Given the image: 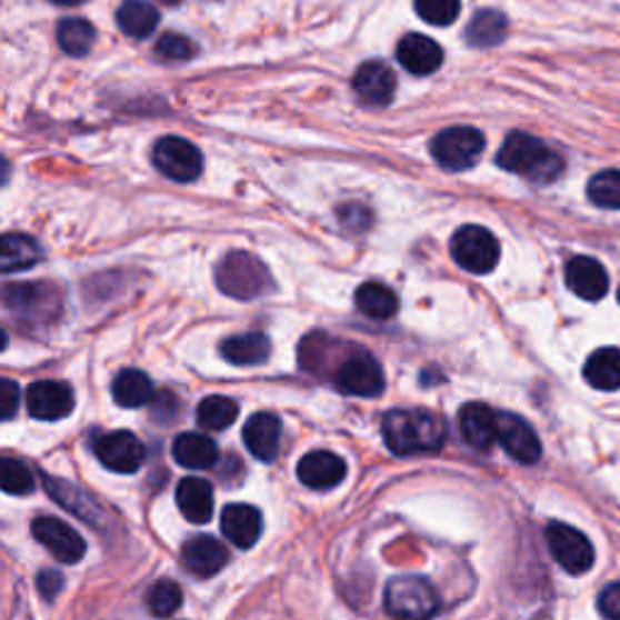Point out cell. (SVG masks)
I'll return each instance as SVG.
<instances>
[{
  "mask_svg": "<svg viewBox=\"0 0 620 620\" xmlns=\"http://www.w3.org/2000/svg\"><path fill=\"white\" fill-rule=\"evenodd\" d=\"M497 166L538 184L556 182L564 172L562 156L552 151L541 139L523 131L509 133L504 139L500 153H497Z\"/></svg>",
  "mask_w": 620,
  "mask_h": 620,
  "instance_id": "6da1fadb",
  "label": "cell"
},
{
  "mask_svg": "<svg viewBox=\"0 0 620 620\" xmlns=\"http://www.w3.org/2000/svg\"><path fill=\"white\" fill-rule=\"evenodd\" d=\"M383 439L396 456L431 453L443 447L447 429L427 410H393L383 420Z\"/></svg>",
  "mask_w": 620,
  "mask_h": 620,
  "instance_id": "7a4b0ae2",
  "label": "cell"
},
{
  "mask_svg": "<svg viewBox=\"0 0 620 620\" xmlns=\"http://www.w3.org/2000/svg\"><path fill=\"white\" fill-rule=\"evenodd\" d=\"M216 284L231 299L252 301L269 289L272 279L267 267L250 252H231L216 267Z\"/></svg>",
  "mask_w": 620,
  "mask_h": 620,
  "instance_id": "3957f363",
  "label": "cell"
},
{
  "mask_svg": "<svg viewBox=\"0 0 620 620\" xmlns=\"http://www.w3.org/2000/svg\"><path fill=\"white\" fill-rule=\"evenodd\" d=\"M439 606L437 589L424 577H396L386 587V611L398 620H429Z\"/></svg>",
  "mask_w": 620,
  "mask_h": 620,
  "instance_id": "277c9868",
  "label": "cell"
},
{
  "mask_svg": "<svg viewBox=\"0 0 620 620\" xmlns=\"http://www.w3.org/2000/svg\"><path fill=\"white\" fill-rule=\"evenodd\" d=\"M451 254L470 274H488L500 262V242L482 226H463L451 238Z\"/></svg>",
  "mask_w": 620,
  "mask_h": 620,
  "instance_id": "5b68a950",
  "label": "cell"
},
{
  "mask_svg": "<svg viewBox=\"0 0 620 620\" xmlns=\"http://www.w3.org/2000/svg\"><path fill=\"white\" fill-rule=\"evenodd\" d=\"M429 148L431 158H434L441 168L461 172L473 168L480 160L484 151V137L473 127H451L437 133Z\"/></svg>",
  "mask_w": 620,
  "mask_h": 620,
  "instance_id": "8992f818",
  "label": "cell"
},
{
  "mask_svg": "<svg viewBox=\"0 0 620 620\" xmlns=\"http://www.w3.org/2000/svg\"><path fill=\"white\" fill-rule=\"evenodd\" d=\"M546 538H548V548L552 552V558L558 560L560 568L568 574L579 577L594 568L597 552L582 531L572 529V526H568V523L552 521L546 529Z\"/></svg>",
  "mask_w": 620,
  "mask_h": 620,
  "instance_id": "52a82bcc",
  "label": "cell"
},
{
  "mask_svg": "<svg viewBox=\"0 0 620 620\" xmlns=\"http://www.w3.org/2000/svg\"><path fill=\"white\" fill-rule=\"evenodd\" d=\"M153 163L166 174L168 180L174 182H194L201 168H204V156L199 148L180 137H166L153 146Z\"/></svg>",
  "mask_w": 620,
  "mask_h": 620,
  "instance_id": "ba28073f",
  "label": "cell"
},
{
  "mask_svg": "<svg viewBox=\"0 0 620 620\" xmlns=\"http://www.w3.org/2000/svg\"><path fill=\"white\" fill-rule=\"evenodd\" d=\"M332 381L340 393L357 396V398H376L381 396L386 388V376L381 363L371 354H363V352L347 357L340 367H337Z\"/></svg>",
  "mask_w": 620,
  "mask_h": 620,
  "instance_id": "9c48e42d",
  "label": "cell"
},
{
  "mask_svg": "<svg viewBox=\"0 0 620 620\" xmlns=\"http://www.w3.org/2000/svg\"><path fill=\"white\" fill-rule=\"evenodd\" d=\"M32 536L42 543L53 560L63 564H76L86 556V541L69 523H63L53 517L34 519Z\"/></svg>",
  "mask_w": 620,
  "mask_h": 620,
  "instance_id": "30bf717a",
  "label": "cell"
},
{
  "mask_svg": "<svg viewBox=\"0 0 620 620\" xmlns=\"http://www.w3.org/2000/svg\"><path fill=\"white\" fill-rule=\"evenodd\" d=\"M96 456L112 473H137L146 461V447L131 431H110L98 439Z\"/></svg>",
  "mask_w": 620,
  "mask_h": 620,
  "instance_id": "8fae6325",
  "label": "cell"
},
{
  "mask_svg": "<svg viewBox=\"0 0 620 620\" xmlns=\"http://www.w3.org/2000/svg\"><path fill=\"white\" fill-rule=\"evenodd\" d=\"M27 410L34 420L57 422L69 417L76 408V398L69 383L61 381H39L27 388Z\"/></svg>",
  "mask_w": 620,
  "mask_h": 620,
  "instance_id": "7c38bea8",
  "label": "cell"
},
{
  "mask_svg": "<svg viewBox=\"0 0 620 620\" xmlns=\"http://www.w3.org/2000/svg\"><path fill=\"white\" fill-rule=\"evenodd\" d=\"M497 422H500V431H497V441L502 443V449L514 458L521 466H533L541 461V439L533 431V427L521 420L519 414L502 412L497 414Z\"/></svg>",
  "mask_w": 620,
  "mask_h": 620,
  "instance_id": "4fadbf2b",
  "label": "cell"
},
{
  "mask_svg": "<svg viewBox=\"0 0 620 620\" xmlns=\"http://www.w3.org/2000/svg\"><path fill=\"white\" fill-rule=\"evenodd\" d=\"M42 482L51 500H57L66 511H71L73 517L86 521L88 526H102L104 511L83 488H78V484L66 482L61 478H51L47 473H42Z\"/></svg>",
  "mask_w": 620,
  "mask_h": 620,
  "instance_id": "5bb4252c",
  "label": "cell"
},
{
  "mask_svg": "<svg viewBox=\"0 0 620 620\" xmlns=\"http://www.w3.org/2000/svg\"><path fill=\"white\" fill-rule=\"evenodd\" d=\"M354 92L369 104H388L390 100L396 98V88H398V78L390 69L388 63L383 61H369L361 63L354 78H352Z\"/></svg>",
  "mask_w": 620,
  "mask_h": 620,
  "instance_id": "9a60e30c",
  "label": "cell"
},
{
  "mask_svg": "<svg viewBox=\"0 0 620 620\" xmlns=\"http://www.w3.org/2000/svg\"><path fill=\"white\" fill-rule=\"evenodd\" d=\"M564 279H568L572 293L584 301H601L609 293V274H606L603 264L594 258H587V254H577L568 262Z\"/></svg>",
  "mask_w": 620,
  "mask_h": 620,
  "instance_id": "2e32d148",
  "label": "cell"
},
{
  "mask_svg": "<svg viewBox=\"0 0 620 620\" xmlns=\"http://www.w3.org/2000/svg\"><path fill=\"white\" fill-rule=\"evenodd\" d=\"M296 476L310 490H330L347 476V463L332 451H310L301 458Z\"/></svg>",
  "mask_w": 620,
  "mask_h": 620,
  "instance_id": "e0dca14e",
  "label": "cell"
},
{
  "mask_svg": "<svg viewBox=\"0 0 620 620\" xmlns=\"http://www.w3.org/2000/svg\"><path fill=\"white\" fill-rule=\"evenodd\" d=\"M242 441H246L248 451L258 458V461L272 463L279 458L281 447V422L272 412H258L252 414L246 429H242Z\"/></svg>",
  "mask_w": 620,
  "mask_h": 620,
  "instance_id": "ac0fdd59",
  "label": "cell"
},
{
  "mask_svg": "<svg viewBox=\"0 0 620 620\" xmlns=\"http://www.w3.org/2000/svg\"><path fill=\"white\" fill-rule=\"evenodd\" d=\"M182 562L187 572L199 579H209L228 564V548L211 536H197L182 546Z\"/></svg>",
  "mask_w": 620,
  "mask_h": 620,
  "instance_id": "d6986e66",
  "label": "cell"
},
{
  "mask_svg": "<svg viewBox=\"0 0 620 620\" xmlns=\"http://www.w3.org/2000/svg\"><path fill=\"white\" fill-rule=\"evenodd\" d=\"M221 531L233 546L248 550L260 541L262 514L252 504H228L221 514Z\"/></svg>",
  "mask_w": 620,
  "mask_h": 620,
  "instance_id": "ffe728a7",
  "label": "cell"
},
{
  "mask_svg": "<svg viewBox=\"0 0 620 620\" xmlns=\"http://www.w3.org/2000/svg\"><path fill=\"white\" fill-rule=\"evenodd\" d=\"M458 427H461L463 439L478 451H488L497 441V431H500L497 414L488 406H482V402H468V406H463L461 412H458Z\"/></svg>",
  "mask_w": 620,
  "mask_h": 620,
  "instance_id": "44dd1931",
  "label": "cell"
},
{
  "mask_svg": "<svg viewBox=\"0 0 620 620\" xmlns=\"http://www.w3.org/2000/svg\"><path fill=\"white\" fill-rule=\"evenodd\" d=\"M398 61L402 69H408L414 76L434 73L443 63L441 47L424 34H408L398 44Z\"/></svg>",
  "mask_w": 620,
  "mask_h": 620,
  "instance_id": "7402d4cb",
  "label": "cell"
},
{
  "mask_svg": "<svg viewBox=\"0 0 620 620\" xmlns=\"http://www.w3.org/2000/svg\"><path fill=\"white\" fill-rule=\"evenodd\" d=\"M172 458L182 468L207 470V468L216 466V461H219V447H216L213 439H209L204 434L184 431V434H180L178 439L172 441Z\"/></svg>",
  "mask_w": 620,
  "mask_h": 620,
  "instance_id": "603a6c76",
  "label": "cell"
},
{
  "mask_svg": "<svg viewBox=\"0 0 620 620\" xmlns=\"http://www.w3.org/2000/svg\"><path fill=\"white\" fill-rule=\"evenodd\" d=\"M178 507L182 517L192 523H209L213 517V490L207 480L184 478L178 484Z\"/></svg>",
  "mask_w": 620,
  "mask_h": 620,
  "instance_id": "cb8c5ba5",
  "label": "cell"
},
{
  "mask_svg": "<svg viewBox=\"0 0 620 620\" xmlns=\"http://www.w3.org/2000/svg\"><path fill=\"white\" fill-rule=\"evenodd\" d=\"M269 352H272V342L262 332L233 334L221 344L223 359L236 363V367H258V363L269 359Z\"/></svg>",
  "mask_w": 620,
  "mask_h": 620,
  "instance_id": "d4e9b609",
  "label": "cell"
},
{
  "mask_svg": "<svg viewBox=\"0 0 620 620\" xmlns=\"http://www.w3.org/2000/svg\"><path fill=\"white\" fill-rule=\"evenodd\" d=\"M42 258L39 242L24 233H6L0 242V267L3 274H16L22 269H30Z\"/></svg>",
  "mask_w": 620,
  "mask_h": 620,
  "instance_id": "484cf974",
  "label": "cell"
},
{
  "mask_svg": "<svg viewBox=\"0 0 620 620\" xmlns=\"http://www.w3.org/2000/svg\"><path fill=\"white\" fill-rule=\"evenodd\" d=\"M160 16L153 3L148 0H124L117 10V24L127 37L146 39L156 32Z\"/></svg>",
  "mask_w": 620,
  "mask_h": 620,
  "instance_id": "4316f807",
  "label": "cell"
},
{
  "mask_svg": "<svg viewBox=\"0 0 620 620\" xmlns=\"http://www.w3.org/2000/svg\"><path fill=\"white\" fill-rule=\"evenodd\" d=\"M112 396L117 406L127 410L143 408L153 400V383L143 371L124 369L117 373V379L112 383Z\"/></svg>",
  "mask_w": 620,
  "mask_h": 620,
  "instance_id": "83f0119b",
  "label": "cell"
},
{
  "mask_svg": "<svg viewBox=\"0 0 620 620\" xmlns=\"http://www.w3.org/2000/svg\"><path fill=\"white\" fill-rule=\"evenodd\" d=\"M584 381L597 390L620 388V349L601 347L584 363Z\"/></svg>",
  "mask_w": 620,
  "mask_h": 620,
  "instance_id": "f1b7e54d",
  "label": "cell"
},
{
  "mask_svg": "<svg viewBox=\"0 0 620 620\" xmlns=\"http://www.w3.org/2000/svg\"><path fill=\"white\" fill-rule=\"evenodd\" d=\"M507 37V18L500 10H480L468 22L466 42L476 49L497 47Z\"/></svg>",
  "mask_w": 620,
  "mask_h": 620,
  "instance_id": "f546056e",
  "label": "cell"
},
{
  "mask_svg": "<svg viewBox=\"0 0 620 620\" xmlns=\"http://www.w3.org/2000/svg\"><path fill=\"white\" fill-rule=\"evenodd\" d=\"M357 308L361 310L363 316L376 318V320H388L398 313V296L393 289H388L386 284H379V281H367L357 289Z\"/></svg>",
  "mask_w": 620,
  "mask_h": 620,
  "instance_id": "4dcf8cb0",
  "label": "cell"
},
{
  "mask_svg": "<svg viewBox=\"0 0 620 620\" xmlns=\"http://www.w3.org/2000/svg\"><path fill=\"white\" fill-rule=\"evenodd\" d=\"M59 47L69 53V57H86V53L96 47L98 30L92 22L83 18H66L57 27Z\"/></svg>",
  "mask_w": 620,
  "mask_h": 620,
  "instance_id": "1f68e13d",
  "label": "cell"
},
{
  "mask_svg": "<svg viewBox=\"0 0 620 620\" xmlns=\"http://www.w3.org/2000/svg\"><path fill=\"white\" fill-rule=\"evenodd\" d=\"M238 420V402L226 396H209L199 402L197 422L209 431H223Z\"/></svg>",
  "mask_w": 620,
  "mask_h": 620,
  "instance_id": "d6a6232c",
  "label": "cell"
},
{
  "mask_svg": "<svg viewBox=\"0 0 620 620\" xmlns=\"http://www.w3.org/2000/svg\"><path fill=\"white\" fill-rule=\"evenodd\" d=\"M587 194L591 204L620 211V170H603L589 180Z\"/></svg>",
  "mask_w": 620,
  "mask_h": 620,
  "instance_id": "836d02e7",
  "label": "cell"
},
{
  "mask_svg": "<svg viewBox=\"0 0 620 620\" xmlns=\"http://www.w3.org/2000/svg\"><path fill=\"white\" fill-rule=\"evenodd\" d=\"M148 611L158 618H170L174 611L182 606V589L178 582H170V579H163V582H156L148 591Z\"/></svg>",
  "mask_w": 620,
  "mask_h": 620,
  "instance_id": "e575fe53",
  "label": "cell"
},
{
  "mask_svg": "<svg viewBox=\"0 0 620 620\" xmlns=\"http://www.w3.org/2000/svg\"><path fill=\"white\" fill-rule=\"evenodd\" d=\"M0 482H3V490L8 494H32L37 488L32 470L22 461H16V458H3V463H0Z\"/></svg>",
  "mask_w": 620,
  "mask_h": 620,
  "instance_id": "d590c367",
  "label": "cell"
},
{
  "mask_svg": "<svg viewBox=\"0 0 620 620\" xmlns=\"http://www.w3.org/2000/svg\"><path fill=\"white\" fill-rule=\"evenodd\" d=\"M414 10L424 22L447 27L461 16V0H414Z\"/></svg>",
  "mask_w": 620,
  "mask_h": 620,
  "instance_id": "8d00e7d4",
  "label": "cell"
},
{
  "mask_svg": "<svg viewBox=\"0 0 620 620\" xmlns=\"http://www.w3.org/2000/svg\"><path fill=\"white\" fill-rule=\"evenodd\" d=\"M194 44L184 34L168 32L156 42V53L166 61H187L194 57Z\"/></svg>",
  "mask_w": 620,
  "mask_h": 620,
  "instance_id": "74e56055",
  "label": "cell"
},
{
  "mask_svg": "<svg viewBox=\"0 0 620 620\" xmlns=\"http://www.w3.org/2000/svg\"><path fill=\"white\" fill-rule=\"evenodd\" d=\"M20 408V386L10 379L0 381V414H3V420L10 422L12 417H16Z\"/></svg>",
  "mask_w": 620,
  "mask_h": 620,
  "instance_id": "f35d334b",
  "label": "cell"
},
{
  "mask_svg": "<svg viewBox=\"0 0 620 620\" xmlns=\"http://www.w3.org/2000/svg\"><path fill=\"white\" fill-rule=\"evenodd\" d=\"M599 611L606 620H620V582L606 587L601 591Z\"/></svg>",
  "mask_w": 620,
  "mask_h": 620,
  "instance_id": "ab89813d",
  "label": "cell"
},
{
  "mask_svg": "<svg viewBox=\"0 0 620 620\" xmlns=\"http://www.w3.org/2000/svg\"><path fill=\"white\" fill-rule=\"evenodd\" d=\"M37 589L47 601H53L63 589V577L57 570H42L37 577Z\"/></svg>",
  "mask_w": 620,
  "mask_h": 620,
  "instance_id": "60d3db41",
  "label": "cell"
},
{
  "mask_svg": "<svg viewBox=\"0 0 620 620\" xmlns=\"http://www.w3.org/2000/svg\"><path fill=\"white\" fill-rule=\"evenodd\" d=\"M340 219H342L344 228H349V231H363V228H369L371 213L359 204H349L340 211Z\"/></svg>",
  "mask_w": 620,
  "mask_h": 620,
  "instance_id": "b9f144b4",
  "label": "cell"
},
{
  "mask_svg": "<svg viewBox=\"0 0 620 620\" xmlns=\"http://www.w3.org/2000/svg\"><path fill=\"white\" fill-rule=\"evenodd\" d=\"M49 3H53V6H61V8H78V6L88 3V0H49Z\"/></svg>",
  "mask_w": 620,
  "mask_h": 620,
  "instance_id": "7bdbcfd3",
  "label": "cell"
},
{
  "mask_svg": "<svg viewBox=\"0 0 620 620\" xmlns=\"http://www.w3.org/2000/svg\"><path fill=\"white\" fill-rule=\"evenodd\" d=\"M160 3H166V6H180L182 0H160Z\"/></svg>",
  "mask_w": 620,
  "mask_h": 620,
  "instance_id": "ee69618b",
  "label": "cell"
},
{
  "mask_svg": "<svg viewBox=\"0 0 620 620\" xmlns=\"http://www.w3.org/2000/svg\"><path fill=\"white\" fill-rule=\"evenodd\" d=\"M618 301H620V289H618Z\"/></svg>",
  "mask_w": 620,
  "mask_h": 620,
  "instance_id": "f6af8a7d",
  "label": "cell"
}]
</instances>
